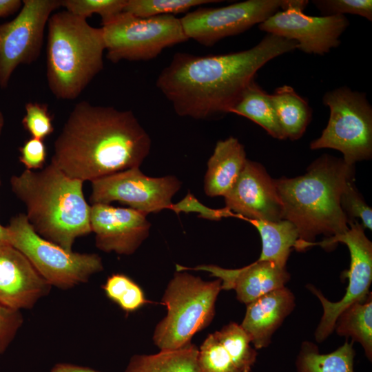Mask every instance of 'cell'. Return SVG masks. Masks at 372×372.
<instances>
[{
	"instance_id": "40",
	"label": "cell",
	"mask_w": 372,
	"mask_h": 372,
	"mask_svg": "<svg viewBox=\"0 0 372 372\" xmlns=\"http://www.w3.org/2000/svg\"><path fill=\"white\" fill-rule=\"evenodd\" d=\"M8 231L7 227H4L0 223V242L8 241Z\"/></svg>"
},
{
	"instance_id": "8",
	"label": "cell",
	"mask_w": 372,
	"mask_h": 372,
	"mask_svg": "<svg viewBox=\"0 0 372 372\" xmlns=\"http://www.w3.org/2000/svg\"><path fill=\"white\" fill-rule=\"evenodd\" d=\"M329 108L327 127L310 144L311 149L329 148L343 154L349 165L372 155V108L364 93L344 86L325 93Z\"/></svg>"
},
{
	"instance_id": "38",
	"label": "cell",
	"mask_w": 372,
	"mask_h": 372,
	"mask_svg": "<svg viewBox=\"0 0 372 372\" xmlns=\"http://www.w3.org/2000/svg\"><path fill=\"white\" fill-rule=\"evenodd\" d=\"M50 372H100L94 369L68 362L54 364Z\"/></svg>"
},
{
	"instance_id": "28",
	"label": "cell",
	"mask_w": 372,
	"mask_h": 372,
	"mask_svg": "<svg viewBox=\"0 0 372 372\" xmlns=\"http://www.w3.org/2000/svg\"><path fill=\"white\" fill-rule=\"evenodd\" d=\"M102 288L107 297L127 313L133 312L149 302L142 289L123 273L112 274Z\"/></svg>"
},
{
	"instance_id": "4",
	"label": "cell",
	"mask_w": 372,
	"mask_h": 372,
	"mask_svg": "<svg viewBox=\"0 0 372 372\" xmlns=\"http://www.w3.org/2000/svg\"><path fill=\"white\" fill-rule=\"evenodd\" d=\"M83 185L52 163L39 172L25 169L10 178L12 191L25 204L35 232L67 251H72L77 238L92 232L90 206Z\"/></svg>"
},
{
	"instance_id": "2",
	"label": "cell",
	"mask_w": 372,
	"mask_h": 372,
	"mask_svg": "<svg viewBox=\"0 0 372 372\" xmlns=\"http://www.w3.org/2000/svg\"><path fill=\"white\" fill-rule=\"evenodd\" d=\"M151 144L132 111L83 101L75 105L55 140L50 163L70 178L92 182L140 167Z\"/></svg>"
},
{
	"instance_id": "42",
	"label": "cell",
	"mask_w": 372,
	"mask_h": 372,
	"mask_svg": "<svg viewBox=\"0 0 372 372\" xmlns=\"http://www.w3.org/2000/svg\"><path fill=\"white\" fill-rule=\"evenodd\" d=\"M0 183H1V180H0Z\"/></svg>"
},
{
	"instance_id": "18",
	"label": "cell",
	"mask_w": 372,
	"mask_h": 372,
	"mask_svg": "<svg viewBox=\"0 0 372 372\" xmlns=\"http://www.w3.org/2000/svg\"><path fill=\"white\" fill-rule=\"evenodd\" d=\"M180 269L200 270L209 272L219 278L222 289H234L237 299L246 304L272 291L285 287L290 275L285 267L273 262L257 260L240 269H224L216 265H199L186 268L176 265Z\"/></svg>"
},
{
	"instance_id": "15",
	"label": "cell",
	"mask_w": 372,
	"mask_h": 372,
	"mask_svg": "<svg viewBox=\"0 0 372 372\" xmlns=\"http://www.w3.org/2000/svg\"><path fill=\"white\" fill-rule=\"evenodd\" d=\"M237 218L265 221L284 219L276 181L260 164L247 159L236 181L223 196Z\"/></svg>"
},
{
	"instance_id": "1",
	"label": "cell",
	"mask_w": 372,
	"mask_h": 372,
	"mask_svg": "<svg viewBox=\"0 0 372 372\" xmlns=\"http://www.w3.org/2000/svg\"><path fill=\"white\" fill-rule=\"evenodd\" d=\"M297 47L294 41L267 34L243 51L209 56L178 52L158 75L156 86L180 116H219L230 113L263 65Z\"/></svg>"
},
{
	"instance_id": "33",
	"label": "cell",
	"mask_w": 372,
	"mask_h": 372,
	"mask_svg": "<svg viewBox=\"0 0 372 372\" xmlns=\"http://www.w3.org/2000/svg\"><path fill=\"white\" fill-rule=\"evenodd\" d=\"M340 205L349 221L357 218L362 220L363 227L372 229L371 208L355 189L353 180L347 183L342 194Z\"/></svg>"
},
{
	"instance_id": "41",
	"label": "cell",
	"mask_w": 372,
	"mask_h": 372,
	"mask_svg": "<svg viewBox=\"0 0 372 372\" xmlns=\"http://www.w3.org/2000/svg\"><path fill=\"white\" fill-rule=\"evenodd\" d=\"M4 122L5 121H4L3 114L2 112L0 110V135L1 134L3 129Z\"/></svg>"
},
{
	"instance_id": "6",
	"label": "cell",
	"mask_w": 372,
	"mask_h": 372,
	"mask_svg": "<svg viewBox=\"0 0 372 372\" xmlns=\"http://www.w3.org/2000/svg\"><path fill=\"white\" fill-rule=\"evenodd\" d=\"M221 285L219 278L205 281L176 270L162 298L167 315L153 333V341L161 351L175 350L189 344L195 333L210 324Z\"/></svg>"
},
{
	"instance_id": "35",
	"label": "cell",
	"mask_w": 372,
	"mask_h": 372,
	"mask_svg": "<svg viewBox=\"0 0 372 372\" xmlns=\"http://www.w3.org/2000/svg\"><path fill=\"white\" fill-rule=\"evenodd\" d=\"M23 323L21 311L0 303V355L8 349Z\"/></svg>"
},
{
	"instance_id": "30",
	"label": "cell",
	"mask_w": 372,
	"mask_h": 372,
	"mask_svg": "<svg viewBox=\"0 0 372 372\" xmlns=\"http://www.w3.org/2000/svg\"><path fill=\"white\" fill-rule=\"evenodd\" d=\"M198 364L200 372H240L214 333L198 349Z\"/></svg>"
},
{
	"instance_id": "23",
	"label": "cell",
	"mask_w": 372,
	"mask_h": 372,
	"mask_svg": "<svg viewBox=\"0 0 372 372\" xmlns=\"http://www.w3.org/2000/svg\"><path fill=\"white\" fill-rule=\"evenodd\" d=\"M270 97L285 138L299 139L311 118L307 101L287 85L276 88Z\"/></svg>"
},
{
	"instance_id": "16",
	"label": "cell",
	"mask_w": 372,
	"mask_h": 372,
	"mask_svg": "<svg viewBox=\"0 0 372 372\" xmlns=\"http://www.w3.org/2000/svg\"><path fill=\"white\" fill-rule=\"evenodd\" d=\"M147 214L127 207L96 203L90 206V224L100 250L131 255L149 236Z\"/></svg>"
},
{
	"instance_id": "21",
	"label": "cell",
	"mask_w": 372,
	"mask_h": 372,
	"mask_svg": "<svg viewBox=\"0 0 372 372\" xmlns=\"http://www.w3.org/2000/svg\"><path fill=\"white\" fill-rule=\"evenodd\" d=\"M260 234L262 251L258 260L273 262L285 267L292 247L296 248L299 235L295 225L288 220L265 221L245 219Z\"/></svg>"
},
{
	"instance_id": "26",
	"label": "cell",
	"mask_w": 372,
	"mask_h": 372,
	"mask_svg": "<svg viewBox=\"0 0 372 372\" xmlns=\"http://www.w3.org/2000/svg\"><path fill=\"white\" fill-rule=\"evenodd\" d=\"M370 292L364 302H355L338 316L334 330L340 336L359 342L366 356L372 358V298Z\"/></svg>"
},
{
	"instance_id": "5",
	"label": "cell",
	"mask_w": 372,
	"mask_h": 372,
	"mask_svg": "<svg viewBox=\"0 0 372 372\" xmlns=\"http://www.w3.org/2000/svg\"><path fill=\"white\" fill-rule=\"evenodd\" d=\"M105 50L102 28L67 10L48 21L46 77L59 99L74 100L103 68Z\"/></svg>"
},
{
	"instance_id": "24",
	"label": "cell",
	"mask_w": 372,
	"mask_h": 372,
	"mask_svg": "<svg viewBox=\"0 0 372 372\" xmlns=\"http://www.w3.org/2000/svg\"><path fill=\"white\" fill-rule=\"evenodd\" d=\"M230 113L250 119L275 138H286L278 122L270 94L263 90L254 80L246 87Z\"/></svg>"
},
{
	"instance_id": "32",
	"label": "cell",
	"mask_w": 372,
	"mask_h": 372,
	"mask_svg": "<svg viewBox=\"0 0 372 372\" xmlns=\"http://www.w3.org/2000/svg\"><path fill=\"white\" fill-rule=\"evenodd\" d=\"M25 110L22 125L32 138L43 140L53 133V117L46 103L28 102Z\"/></svg>"
},
{
	"instance_id": "9",
	"label": "cell",
	"mask_w": 372,
	"mask_h": 372,
	"mask_svg": "<svg viewBox=\"0 0 372 372\" xmlns=\"http://www.w3.org/2000/svg\"><path fill=\"white\" fill-rule=\"evenodd\" d=\"M101 28L107 58L114 63L152 59L165 48L189 40L180 19L170 14L141 18L123 11Z\"/></svg>"
},
{
	"instance_id": "11",
	"label": "cell",
	"mask_w": 372,
	"mask_h": 372,
	"mask_svg": "<svg viewBox=\"0 0 372 372\" xmlns=\"http://www.w3.org/2000/svg\"><path fill=\"white\" fill-rule=\"evenodd\" d=\"M181 186L174 175L151 177L133 167L92 181L90 202L110 205L117 201L147 215L156 214L171 208Z\"/></svg>"
},
{
	"instance_id": "20",
	"label": "cell",
	"mask_w": 372,
	"mask_h": 372,
	"mask_svg": "<svg viewBox=\"0 0 372 372\" xmlns=\"http://www.w3.org/2000/svg\"><path fill=\"white\" fill-rule=\"evenodd\" d=\"M247 161L244 146L233 136L218 141L207 161L204 191L209 197L224 196Z\"/></svg>"
},
{
	"instance_id": "29",
	"label": "cell",
	"mask_w": 372,
	"mask_h": 372,
	"mask_svg": "<svg viewBox=\"0 0 372 372\" xmlns=\"http://www.w3.org/2000/svg\"><path fill=\"white\" fill-rule=\"evenodd\" d=\"M218 0H127L124 12L136 17L147 18L159 15H174L186 12L193 7Z\"/></svg>"
},
{
	"instance_id": "27",
	"label": "cell",
	"mask_w": 372,
	"mask_h": 372,
	"mask_svg": "<svg viewBox=\"0 0 372 372\" xmlns=\"http://www.w3.org/2000/svg\"><path fill=\"white\" fill-rule=\"evenodd\" d=\"M240 372H250L257 357L251 339L240 324L230 322L214 333Z\"/></svg>"
},
{
	"instance_id": "12",
	"label": "cell",
	"mask_w": 372,
	"mask_h": 372,
	"mask_svg": "<svg viewBox=\"0 0 372 372\" xmlns=\"http://www.w3.org/2000/svg\"><path fill=\"white\" fill-rule=\"evenodd\" d=\"M59 0H24L18 14L0 24V87L6 88L15 69L39 57L44 30Z\"/></svg>"
},
{
	"instance_id": "7",
	"label": "cell",
	"mask_w": 372,
	"mask_h": 372,
	"mask_svg": "<svg viewBox=\"0 0 372 372\" xmlns=\"http://www.w3.org/2000/svg\"><path fill=\"white\" fill-rule=\"evenodd\" d=\"M7 228V242L20 251L52 287L69 289L103 270L100 256L67 251L44 239L35 232L25 214L12 217Z\"/></svg>"
},
{
	"instance_id": "3",
	"label": "cell",
	"mask_w": 372,
	"mask_h": 372,
	"mask_svg": "<svg viewBox=\"0 0 372 372\" xmlns=\"http://www.w3.org/2000/svg\"><path fill=\"white\" fill-rule=\"evenodd\" d=\"M353 169L343 159L325 154L311 164L304 175L275 180L284 219L291 222L298 232L296 250L314 246L318 235L330 238L349 229L340 198L353 180Z\"/></svg>"
},
{
	"instance_id": "14",
	"label": "cell",
	"mask_w": 372,
	"mask_h": 372,
	"mask_svg": "<svg viewBox=\"0 0 372 372\" xmlns=\"http://www.w3.org/2000/svg\"><path fill=\"white\" fill-rule=\"evenodd\" d=\"M308 3L304 0H287L285 9L258 24L259 29L296 41L297 49L305 53L329 52L340 45V37L349 22L344 15H307L303 10Z\"/></svg>"
},
{
	"instance_id": "31",
	"label": "cell",
	"mask_w": 372,
	"mask_h": 372,
	"mask_svg": "<svg viewBox=\"0 0 372 372\" xmlns=\"http://www.w3.org/2000/svg\"><path fill=\"white\" fill-rule=\"evenodd\" d=\"M127 0H61V6L69 12L85 19L98 14L105 23L124 11Z\"/></svg>"
},
{
	"instance_id": "34",
	"label": "cell",
	"mask_w": 372,
	"mask_h": 372,
	"mask_svg": "<svg viewBox=\"0 0 372 372\" xmlns=\"http://www.w3.org/2000/svg\"><path fill=\"white\" fill-rule=\"evenodd\" d=\"M312 3L326 15L351 14L372 21L371 0H314Z\"/></svg>"
},
{
	"instance_id": "36",
	"label": "cell",
	"mask_w": 372,
	"mask_h": 372,
	"mask_svg": "<svg viewBox=\"0 0 372 372\" xmlns=\"http://www.w3.org/2000/svg\"><path fill=\"white\" fill-rule=\"evenodd\" d=\"M19 161L25 169L34 170L43 169L47 157V149L43 140L30 138L19 148Z\"/></svg>"
},
{
	"instance_id": "37",
	"label": "cell",
	"mask_w": 372,
	"mask_h": 372,
	"mask_svg": "<svg viewBox=\"0 0 372 372\" xmlns=\"http://www.w3.org/2000/svg\"><path fill=\"white\" fill-rule=\"evenodd\" d=\"M179 211H197L201 214V216L211 220H220L223 217L234 216L237 215L234 214L227 208L225 207L220 209H213L208 208L199 203L192 194H188L185 198L176 205H172L171 208Z\"/></svg>"
},
{
	"instance_id": "13",
	"label": "cell",
	"mask_w": 372,
	"mask_h": 372,
	"mask_svg": "<svg viewBox=\"0 0 372 372\" xmlns=\"http://www.w3.org/2000/svg\"><path fill=\"white\" fill-rule=\"evenodd\" d=\"M285 4V0H247L220 8H198L180 19L188 39L211 47L261 23Z\"/></svg>"
},
{
	"instance_id": "39",
	"label": "cell",
	"mask_w": 372,
	"mask_h": 372,
	"mask_svg": "<svg viewBox=\"0 0 372 372\" xmlns=\"http://www.w3.org/2000/svg\"><path fill=\"white\" fill-rule=\"evenodd\" d=\"M23 1L0 0V18L10 16L20 10Z\"/></svg>"
},
{
	"instance_id": "22",
	"label": "cell",
	"mask_w": 372,
	"mask_h": 372,
	"mask_svg": "<svg viewBox=\"0 0 372 372\" xmlns=\"http://www.w3.org/2000/svg\"><path fill=\"white\" fill-rule=\"evenodd\" d=\"M124 372H200L198 349L192 342L175 350L156 354L134 355Z\"/></svg>"
},
{
	"instance_id": "25",
	"label": "cell",
	"mask_w": 372,
	"mask_h": 372,
	"mask_svg": "<svg viewBox=\"0 0 372 372\" xmlns=\"http://www.w3.org/2000/svg\"><path fill=\"white\" fill-rule=\"evenodd\" d=\"M353 344L346 341L333 352L321 354L316 345L303 342L297 358L298 372H354Z\"/></svg>"
},
{
	"instance_id": "17",
	"label": "cell",
	"mask_w": 372,
	"mask_h": 372,
	"mask_svg": "<svg viewBox=\"0 0 372 372\" xmlns=\"http://www.w3.org/2000/svg\"><path fill=\"white\" fill-rule=\"evenodd\" d=\"M51 288L20 251L8 242H0L1 304L19 311L30 309Z\"/></svg>"
},
{
	"instance_id": "19",
	"label": "cell",
	"mask_w": 372,
	"mask_h": 372,
	"mask_svg": "<svg viewBox=\"0 0 372 372\" xmlns=\"http://www.w3.org/2000/svg\"><path fill=\"white\" fill-rule=\"evenodd\" d=\"M295 307V297L286 287L272 291L247 304L241 327L256 349L267 347L274 332Z\"/></svg>"
},
{
	"instance_id": "10",
	"label": "cell",
	"mask_w": 372,
	"mask_h": 372,
	"mask_svg": "<svg viewBox=\"0 0 372 372\" xmlns=\"http://www.w3.org/2000/svg\"><path fill=\"white\" fill-rule=\"evenodd\" d=\"M349 229L344 233L314 243V245L327 248L342 242L347 246L351 256L349 270L346 275L349 280L348 286L340 300L330 302L320 291L308 285L309 290L320 300L323 309V314L314 334L318 342L324 341L333 331L335 322L343 311L355 302L365 301L370 293L372 243L366 236L362 225L354 220H349Z\"/></svg>"
}]
</instances>
